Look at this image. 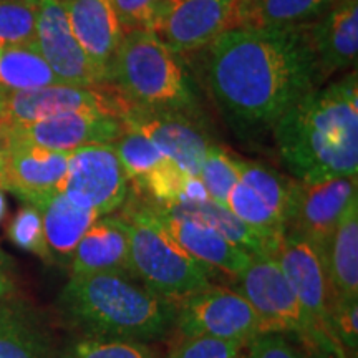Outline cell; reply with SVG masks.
Segmentation results:
<instances>
[{
    "label": "cell",
    "mask_w": 358,
    "mask_h": 358,
    "mask_svg": "<svg viewBox=\"0 0 358 358\" xmlns=\"http://www.w3.org/2000/svg\"><path fill=\"white\" fill-rule=\"evenodd\" d=\"M71 32L82 45L93 65L108 83V70L123 30L116 17L113 0H60Z\"/></svg>",
    "instance_id": "ffe728a7"
},
{
    "label": "cell",
    "mask_w": 358,
    "mask_h": 358,
    "mask_svg": "<svg viewBox=\"0 0 358 358\" xmlns=\"http://www.w3.org/2000/svg\"><path fill=\"white\" fill-rule=\"evenodd\" d=\"M122 216L128 229L133 277L150 292L178 303L213 285L214 271L189 256L159 226L146 203L128 206Z\"/></svg>",
    "instance_id": "5b68a950"
},
{
    "label": "cell",
    "mask_w": 358,
    "mask_h": 358,
    "mask_svg": "<svg viewBox=\"0 0 358 358\" xmlns=\"http://www.w3.org/2000/svg\"><path fill=\"white\" fill-rule=\"evenodd\" d=\"M123 122L153 141L161 153L186 174L199 176L201 164L213 143L198 116L179 111L129 108Z\"/></svg>",
    "instance_id": "5bb4252c"
},
{
    "label": "cell",
    "mask_w": 358,
    "mask_h": 358,
    "mask_svg": "<svg viewBox=\"0 0 358 358\" xmlns=\"http://www.w3.org/2000/svg\"><path fill=\"white\" fill-rule=\"evenodd\" d=\"M8 148H10V134H8V127L6 122L0 120V174H2L3 166H6Z\"/></svg>",
    "instance_id": "74e56055"
},
{
    "label": "cell",
    "mask_w": 358,
    "mask_h": 358,
    "mask_svg": "<svg viewBox=\"0 0 358 358\" xmlns=\"http://www.w3.org/2000/svg\"><path fill=\"white\" fill-rule=\"evenodd\" d=\"M58 83L60 80L40 55L37 45L0 50V87L7 92H25Z\"/></svg>",
    "instance_id": "d4e9b609"
},
{
    "label": "cell",
    "mask_w": 358,
    "mask_h": 358,
    "mask_svg": "<svg viewBox=\"0 0 358 358\" xmlns=\"http://www.w3.org/2000/svg\"><path fill=\"white\" fill-rule=\"evenodd\" d=\"M272 257L279 264L282 274L289 280L295 297L315 329L330 345L345 355L332 329L334 294L327 277L324 252L306 237L284 232Z\"/></svg>",
    "instance_id": "ba28073f"
},
{
    "label": "cell",
    "mask_w": 358,
    "mask_h": 358,
    "mask_svg": "<svg viewBox=\"0 0 358 358\" xmlns=\"http://www.w3.org/2000/svg\"><path fill=\"white\" fill-rule=\"evenodd\" d=\"M70 153L17 141L10 138L6 166L0 174V189L10 191L25 204L37 206L62 192Z\"/></svg>",
    "instance_id": "2e32d148"
},
{
    "label": "cell",
    "mask_w": 358,
    "mask_h": 358,
    "mask_svg": "<svg viewBox=\"0 0 358 358\" xmlns=\"http://www.w3.org/2000/svg\"><path fill=\"white\" fill-rule=\"evenodd\" d=\"M245 345L204 335L181 337L166 358H244Z\"/></svg>",
    "instance_id": "d6a6232c"
},
{
    "label": "cell",
    "mask_w": 358,
    "mask_h": 358,
    "mask_svg": "<svg viewBox=\"0 0 358 358\" xmlns=\"http://www.w3.org/2000/svg\"><path fill=\"white\" fill-rule=\"evenodd\" d=\"M35 45L60 83L83 88L106 85L101 71L93 65L71 32L69 17L60 0H38Z\"/></svg>",
    "instance_id": "4fadbf2b"
},
{
    "label": "cell",
    "mask_w": 358,
    "mask_h": 358,
    "mask_svg": "<svg viewBox=\"0 0 358 358\" xmlns=\"http://www.w3.org/2000/svg\"><path fill=\"white\" fill-rule=\"evenodd\" d=\"M35 208L42 216L45 241L53 257V262H70L73 250L85 236L98 214L75 206L64 192H57L43 199Z\"/></svg>",
    "instance_id": "603a6c76"
},
{
    "label": "cell",
    "mask_w": 358,
    "mask_h": 358,
    "mask_svg": "<svg viewBox=\"0 0 358 358\" xmlns=\"http://www.w3.org/2000/svg\"><path fill=\"white\" fill-rule=\"evenodd\" d=\"M208 191L201 181L199 176H187L185 191H182L181 199L179 203H203V201H208Z\"/></svg>",
    "instance_id": "8d00e7d4"
},
{
    "label": "cell",
    "mask_w": 358,
    "mask_h": 358,
    "mask_svg": "<svg viewBox=\"0 0 358 358\" xmlns=\"http://www.w3.org/2000/svg\"><path fill=\"white\" fill-rule=\"evenodd\" d=\"M7 127L12 140L64 153L90 145L113 143L128 129L122 118L103 113H65Z\"/></svg>",
    "instance_id": "9a60e30c"
},
{
    "label": "cell",
    "mask_w": 358,
    "mask_h": 358,
    "mask_svg": "<svg viewBox=\"0 0 358 358\" xmlns=\"http://www.w3.org/2000/svg\"><path fill=\"white\" fill-rule=\"evenodd\" d=\"M108 83L131 108L198 116V95L185 64L151 30L123 35L111 60Z\"/></svg>",
    "instance_id": "277c9868"
},
{
    "label": "cell",
    "mask_w": 358,
    "mask_h": 358,
    "mask_svg": "<svg viewBox=\"0 0 358 358\" xmlns=\"http://www.w3.org/2000/svg\"><path fill=\"white\" fill-rule=\"evenodd\" d=\"M64 358H156V355L146 342L82 337L66 348Z\"/></svg>",
    "instance_id": "4dcf8cb0"
},
{
    "label": "cell",
    "mask_w": 358,
    "mask_h": 358,
    "mask_svg": "<svg viewBox=\"0 0 358 358\" xmlns=\"http://www.w3.org/2000/svg\"><path fill=\"white\" fill-rule=\"evenodd\" d=\"M307 32L320 85L340 71L357 69L358 0H335L319 19L307 24Z\"/></svg>",
    "instance_id": "e0dca14e"
},
{
    "label": "cell",
    "mask_w": 358,
    "mask_h": 358,
    "mask_svg": "<svg viewBox=\"0 0 358 358\" xmlns=\"http://www.w3.org/2000/svg\"><path fill=\"white\" fill-rule=\"evenodd\" d=\"M272 134L282 163L297 181L358 176L357 70L303 96L280 116Z\"/></svg>",
    "instance_id": "7a4b0ae2"
},
{
    "label": "cell",
    "mask_w": 358,
    "mask_h": 358,
    "mask_svg": "<svg viewBox=\"0 0 358 358\" xmlns=\"http://www.w3.org/2000/svg\"><path fill=\"white\" fill-rule=\"evenodd\" d=\"M161 0H113L123 35L133 30H150Z\"/></svg>",
    "instance_id": "d590c367"
},
{
    "label": "cell",
    "mask_w": 358,
    "mask_h": 358,
    "mask_svg": "<svg viewBox=\"0 0 358 358\" xmlns=\"http://www.w3.org/2000/svg\"><path fill=\"white\" fill-rule=\"evenodd\" d=\"M244 358H313L297 340L285 334L264 332L244 348Z\"/></svg>",
    "instance_id": "836d02e7"
},
{
    "label": "cell",
    "mask_w": 358,
    "mask_h": 358,
    "mask_svg": "<svg viewBox=\"0 0 358 358\" xmlns=\"http://www.w3.org/2000/svg\"><path fill=\"white\" fill-rule=\"evenodd\" d=\"M69 266L70 277L92 274L133 277L129 237L123 216L108 214L98 217L80 239Z\"/></svg>",
    "instance_id": "d6986e66"
},
{
    "label": "cell",
    "mask_w": 358,
    "mask_h": 358,
    "mask_svg": "<svg viewBox=\"0 0 358 358\" xmlns=\"http://www.w3.org/2000/svg\"><path fill=\"white\" fill-rule=\"evenodd\" d=\"M10 267H12L10 257L6 256V254H3L2 250H0V268H2V271H8V268H10Z\"/></svg>",
    "instance_id": "60d3db41"
},
{
    "label": "cell",
    "mask_w": 358,
    "mask_h": 358,
    "mask_svg": "<svg viewBox=\"0 0 358 358\" xmlns=\"http://www.w3.org/2000/svg\"><path fill=\"white\" fill-rule=\"evenodd\" d=\"M156 204V203H155ZM161 209L173 214V216L192 219L201 224L216 229L231 243L239 248L248 250L250 256H259V254H271L266 241L262 239L257 232H254L248 224L234 216L226 206H221L214 201L208 199L203 203H171V204H158Z\"/></svg>",
    "instance_id": "cb8c5ba5"
},
{
    "label": "cell",
    "mask_w": 358,
    "mask_h": 358,
    "mask_svg": "<svg viewBox=\"0 0 358 358\" xmlns=\"http://www.w3.org/2000/svg\"><path fill=\"white\" fill-rule=\"evenodd\" d=\"M335 0H236L229 29H287L317 20Z\"/></svg>",
    "instance_id": "7402d4cb"
},
{
    "label": "cell",
    "mask_w": 358,
    "mask_h": 358,
    "mask_svg": "<svg viewBox=\"0 0 358 358\" xmlns=\"http://www.w3.org/2000/svg\"><path fill=\"white\" fill-rule=\"evenodd\" d=\"M324 261L334 299H358V198L325 244Z\"/></svg>",
    "instance_id": "44dd1931"
},
{
    "label": "cell",
    "mask_w": 358,
    "mask_h": 358,
    "mask_svg": "<svg viewBox=\"0 0 358 358\" xmlns=\"http://www.w3.org/2000/svg\"><path fill=\"white\" fill-rule=\"evenodd\" d=\"M38 0H0V50L37 40Z\"/></svg>",
    "instance_id": "f1b7e54d"
},
{
    "label": "cell",
    "mask_w": 358,
    "mask_h": 358,
    "mask_svg": "<svg viewBox=\"0 0 358 358\" xmlns=\"http://www.w3.org/2000/svg\"><path fill=\"white\" fill-rule=\"evenodd\" d=\"M237 164H239V181L257 192L285 221L292 179L256 161L237 159Z\"/></svg>",
    "instance_id": "83f0119b"
},
{
    "label": "cell",
    "mask_w": 358,
    "mask_h": 358,
    "mask_svg": "<svg viewBox=\"0 0 358 358\" xmlns=\"http://www.w3.org/2000/svg\"><path fill=\"white\" fill-rule=\"evenodd\" d=\"M0 358H50V347L29 319L0 306Z\"/></svg>",
    "instance_id": "484cf974"
},
{
    "label": "cell",
    "mask_w": 358,
    "mask_h": 358,
    "mask_svg": "<svg viewBox=\"0 0 358 358\" xmlns=\"http://www.w3.org/2000/svg\"><path fill=\"white\" fill-rule=\"evenodd\" d=\"M236 0H161L151 32L178 55L208 47L229 30Z\"/></svg>",
    "instance_id": "7c38bea8"
},
{
    "label": "cell",
    "mask_w": 358,
    "mask_h": 358,
    "mask_svg": "<svg viewBox=\"0 0 358 358\" xmlns=\"http://www.w3.org/2000/svg\"><path fill=\"white\" fill-rule=\"evenodd\" d=\"M237 290L257 312L266 332L289 335L313 358H347L315 329L271 254L250 257L249 266L237 277Z\"/></svg>",
    "instance_id": "8992f818"
},
{
    "label": "cell",
    "mask_w": 358,
    "mask_h": 358,
    "mask_svg": "<svg viewBox=\"0 0 358 358\" xmlns=\"http://www.w3.org/2000/svg\"><path fill=\"white\" fill-rule=\"evenodd\" d=\"M159 226L196 261L204 264L211 271L237 279L250 262V254L239 245L231 243L216 229L192 219L173 216L158 204L146 201Z\"/></svg>",
    "instance_id": "ac0fdd59"
},
{
    "label": "cell",
    "mask_w": 358,
    "mask_h": 358,
    "mask_svg": "<svg viewBox=\"0 0 358 358\" xmlns=\"http://www.w3.org/2000/svg\"><path fill=\"white\" fill-rule=\"evenodd\" d=\"M355 198H358L357 176L320 182L292 179L285 232L306 237L324 252L325 244Z\"/></svg>",
    "instance_id": "8fae6325"
},
{
    "label": "cell",
    "mask_w": 358,
    "mask_h": 358,
    "mask_svg": "<svg viewBox=\"0 0 358 358\" xmlns=\"http://www.w3.org/2000/svg\"><path fill=\"white\" fill-rule=\"evenodd\" d=\"M13 292H15L13 282L8 279L6 271H2V268H0V301H3V299H8L10 295H13Z\"/></svg>",
    "instance_id": "f35d334b"
},
{
    "label": "cell",
    "mask_w": 358,
    "mask_h": 358,
    "mask_svg": "<svg viewBox=\"0 0 358 358\" xmlns=\"http://www.w3.org/2000/svg\"><path fill=\"white\" fill-rule=\"evenodd\" d=\"M7 90H3L2 87H0V110H2V103H3V96H6Z\"/></svg>",
    "instance_id": "b9f144b4"
},
{
    "label": "cell",
    "mask_w": 358,
    "mask_h": 358,
    "mask_svg": "<svg viewBox=\"0 0 358 358\" xmlns=\"http://www.w3.org/2000/svg\"><path fill=\"white\" fill-rule=\"evenodd\" d=\"M7 232L10 241L17 248L27 250L30 254H35L43 262H53L50 249H48L47 241H45L42 216H40V211L35 206L25 204L17 213V216L12 219Z\"/></svg>",
    "instance_id": "1f68e13d"
},
{
    "label": "cell",
    "mask_w": 358,
    "mask_h": 358,
    "mask_svg": "<svg viewBox=\"0 0 358 358\" xmlns=\"http://www.w3.org/2000/svg\"><path fill=\"white\" fill-rule=\"evenodd\" d=\"M62 192L100 217L122 208L128 199L129 179L111 143L71 151Z\"/></svg>",
    "instance_id": "30bf717a"
},
{
    "label": "cell",
    "mask_w": 358,
    "mask_h": 358,
    "mask_svg": "<svg viewBox=\"0 0 358 358\" xmlns=\"http://www.w3.org/2000/svg\"><path fill=\"white\" fill-rule=\"evenodd\" d=\"M6 214H7V201H6V196H3L2 189H0V222L3 221Z\"/></svg>",
    "instance_id": "ab89813d"
},
{
    "label": "cell",
    "mask_w": 358,
    "mask_h": 358,
    "mask_svg": "<svg viewBox=\"0 0 358 358\" xmlns=\"http://www.w3.org/2000/svg\"><path fill=\"white\" fill-rule=\"evenodd\" d=\"M231 153L217 145L208 148L203 164L199 169V179L208 191L209 199L226 206L231 191L239 181V164Z\"/></svg>",
    "instance_id": "f546056e"
},
{
    "label": "cell",
    "mask_w": 358,
    "mask_h": 358,
    "mask_svg": "<svg viewBox=\"0 0 358 358\" xmlns=\"http://www.w3.org/2000/svg\"><path fill=\"white\" fill-rule=\"evenodd\" d=\"M332 329L347 358L358 352V299H334Z\"/></svg>",
    "instance_id": "e575fe53"
},
{
    "label": "cell",
    "mask_w": 358,
    "mask_h": 358,
    "mask_svg": "<svg viewBox=\"0 0 358 358\" xmlns=\"http://www.w3.org/2000/svg\"><path fill=\"white\" fill-rule=\"evenodd\" d=\"M204 69L214 103L241 136L272 129L320 87L307 25L226 30L208 45Z\"/></svg>",
    "instance_id": "6da1fadb"
},
{
    "label": "cell",
    "mask_w": 358,
    "mask_h": 358,
    "mask_svg": "<svg viewBox=\"0 0 358 358\" xmlns=\"http://www.w3.org/2000/svg\"><path fill=\"white\" fill-rule=\"evenodd\" d=\"M129 103L110 83L98 88L50 85L25 92H7L0 120L7 124L32 123L65 113H103L124 118Z\"/></svg>",
    "instance_id": "9c48e42d"
},
{
    "label": "cell",
    "mask_w": 358,
    "mask_h": 358,
    "mask_svg": "<svg viewBox=\"0 0 358 358\" xmlns=\"http://www.w3.org/2000/svg\"><path fill=\"white\" fill-rule=\"evenodd\" d=\"M111 146L118 155L129 185L134 187L140 186L166 159V156L153 145V141L131 128H128L118 140L111 143Z\"/></svg>",
    "instance_id": "4316f807"
},
{
    "label": "cell",
    "mask_w": 358,
    "mask_h": 358,
    "mask_svg": "<svg viewBox=\"0 0 358 358\" xmlns=\"http://www.w3.org/2000/svg\"><path fill=\"white\" fill-rule=\"evenodd\" d=\"M174 327L181 337H214L243 345L266 332L262 320L239 290L209 285L178 302Z\"/></svg>",
    "instance_id": "52a82bcc"
},
{
    "label": "cell",
    "mask_w": 358,
    "mask_h": 358,
    "mask_svg": "<svg viewBox=\"0 0 358 358\" xmlns=\"http://www.w3.org/2000/svg\"><path fill=\"white\" fill-rule=\"evenodd\" d=\"M176 306L123 274L73 275L58 297L65 320L83 337L150 342L174 327Z\"/></svg>",
    "instance_id": "3957f363"
}]
</instances>
